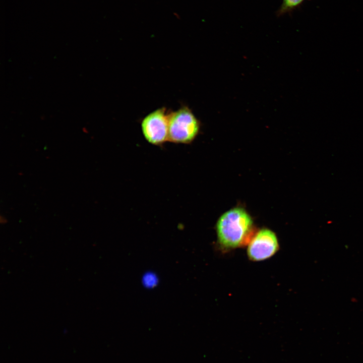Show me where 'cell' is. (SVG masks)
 <instances>
[{"mask_svg": "<svg viewBox=\"0 0 363 363\" xmlns=\"http://www.w3.org/2000/svg\"><path fill=\"white\" fill-rule=\"evenodd\" d=\"M253 222L243 209H230L218 219L216 231L219 244L226 249H235L248 244L253 234Z\"/></svg>", "mask_w": 363, "mask_h": 363, "instance_id": "cell-1", "label": "cell"}, {"mask_svg": "<svg viewBox=\"0 0 363 363\" xmlns=\"http://www.w3.org/2000/svg\"><path fill=\"white\" fill-rule=\"evenodd\" d=\"M200 123L192 110L187 105H183L176 110L169 113V141L189 144L198 135Z\"/></svg>", "mask_w": 363, "mask_h": 363, "instance_id": "cell-2", "label": "cell"}, {"mask_svg": "<svg viewBox=\"0 0 363 363\" xmlns=\"http://www.w3.org/2000/svg\"><path fill=\"white\" fill-rule=\"evenodd\" d=\"M169 113L167 109L162 107L150 112L142 119V133L148 143L161 146L169 141Z\"/></svg>", "mask_w": 363, "mask_h": 363, "instance_id": "cell-3", "label": "cell"}, {"mask_svg": "<svg viewBox=\"0 0 363 363\" xmlns=\"http://www.w3.org/2000/svg\"><path fill=\"white\" fill-rule=\"evenodd\" d=\"M276 234L272 230L263 228L256 233L248 243L247 255L253 261H261L271 258L279 249Z\"/></svg>", "mask_w": 363, "mask_h": 363, "instance_id": "cell-4", "label": "cell"}, {"mask_svg": "<svg viewBox=\"0 0 363 363\" xmlns=\"http://www.w3.org/2000/svg\"><path fill=\"white\" fill-rule=\"evenodd\" d=\"M282 2L276 12L277 17L290 13L299 8L305 0H281Z\"/></svg>", "mask_w": 363, "mask_h": 363, "instance_id": "cell-5", "label": "cell"}]
</instances>
